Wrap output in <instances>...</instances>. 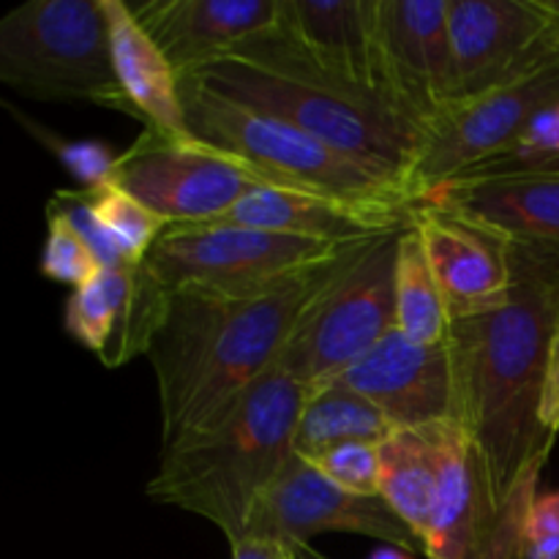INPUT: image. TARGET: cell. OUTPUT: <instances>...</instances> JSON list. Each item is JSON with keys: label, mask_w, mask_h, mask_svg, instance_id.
<instances>
[{"label": "cell", "mask_w": 559, "mask_h": 559, "mask_svg": "<svg viewBox=\"0 0 559 559\" xmlns=\"http://www.w3.org/2000/svg\"><path fill=\"white\" fill-rule=\"evenodd\" d=\"M511 295L489 314L453 320V424L484 464L497 511L544 473L555 437L540 424L559 322V246L511 240Z\"/></svg>", "instance_id": "6da1fadb"}, {"label": "cell", "mask_w": 559, "mask_h": 559, "mask_svg": "<svg viewBox=\"0 0 559 559\" xmlns=\"http://www.w3.org/2000/svg\"><path fill=\"white\" fill-rule=\"evenodd\" d=\"M369 240V238H366ZM347 243L293 276L249 289H180L147 347L164 445L205 426L276 366L300 317L366 243Z\"/></svg>", "instance_id": "7a4b0ae2"}, {"label": "cell", "mask_w": 559, "mask_h": 559, "mask_svg": "<svg viewBox=\"0 0 559 559\" xmlns=\"http://www.w3.org/2000/svg\"><path fill=\"white\" fill-rule=\"evenodd\" d=\"M183 76L229 102L306 131L409 200V173L424 134L380 93L349 85L320 69L276 25L243 38L224 58Z\"/></svg>", "instance_id": "3957f363"}, {"label": "cell", "mask_w": 559, "mask_h": 559, "mask_svg": "<svg viewBox=\"0 0 559 559\" xmlns=\"http://www.w3.org/2000/svg\"><path fill=\"white\" fill-rule=\"evenodd\" d=\"M309 388L276 369L224 404L205 426L164 445L147 500L207 519L233 544L293 459Z\"/></svg>", "instance_id": "277c9868"}, {"label": "cell", "mask_w": 559, "mask_h": 559, "mask_svg": "<svg viewBox=\"0 0 559 559\" xmlns=\"http://www.w3.org/2000/svg\"><path fill=\"white\" fill-rule=\"evenodd\" d=\"M186 131L251 175L260 186L328 197L371 211L413 213V202L347 156L284 120L267 118L180 76Z\"/></svg>", "instance_id": "5b68a950"}, {"label": "cell", "mask_w": 559, "mask_h": 559, "mask_svg": "<svg viewBox=\"0 0 559 559\" xmlns=\"http://www.w3.org/2000/svg\"><path fill=\"white\" fill-rule=\"evenodd\" d=\"M0 85L41 102H91L131 115L102 0H33L0 16Z\"/></svg>", "instance_id": "8992f818"}, {"label": "cell", "mask_w": 559, "mask_h": 559, "mask_svg": "<svg viewBox=\"0 0 559 559\" xmlns=\"http://www.w3.org/2000/svg\"><path fill=\"white\" fill-rule=\"evenodd\" d=\"M399 235L402 229L377 235L355 251L349 265L300 317L276 369L311 391L336 380L396 331Z\"/></svg>", "instance_id": "52a82bcc"}, {"label": "cell", "mask_w": 559, "mask_h": 559, "mask_svg": "<svg viewBox=\"0 0 559 559\" xmlns=\"http://www.w3.org/2000/svg\"><path fill=\"white\" fill-rule=\"evenodd\" d=\"M338 249L224 222L175 224L164 229L142 265L169 295L180 289H249L293 276Z\"/></svg>", "instance_id": "ba28073f"}, {"label": "cell", "mask_w": 559, "mask_h": 559, "mask_svg": "<svg viewBox=\"0 0 559 559\" xmlns=\"http://www.w3.org/2000/svg\"><path fill=\"white\" fill-rule=\"evenodd\" d=\"M448 31L451 107L489 96L559 60V16L546 0H451Z\"/></svg>", "instance_id": "9c48e42d"}, {"label": "cell", "mask_w": 559, "mask_h": 559, "mask_svg": "<svg viewBox=\"0 0 559 559\" xmlns=\"http://www.w3.org/2000/svg\"><path fill=\"white\" fill-rule=\"evenodd\" d=\"M109 183L142 202L169 227L218 222L260 186L246 169L191 134L156 129H145L118 153Z\"/></svg>", "instance_id": "30bf717a"}, {"label": "cell", "mask_w": 559, "mask_h": 559, "mask_svg": "<svg viewBox=\"0 0 559 559\" xmlns=\"http://www.w3.org/2000/svg\"><path fill=\"white\" fill-rule=\"evenodd\" d=\"M557 104L559 60L489 96L448 109L424 131L420 153L407 183L413 205L473 164L506 151L540 112Z\"/></svg>", "instance_id": "8fae6325"}, {"label": "cell", "mask_w": 559, "mask_h": 559, "mask_svg": "<svg viewBox=\"0 0 559 559\" xmlns=\"http://www.w3.org/2000/svg\"><path fill=\"white\" fill-rule=\"evenodd\" d=\"M451 0H377V91L424 134L451 107Z\"/></svg>", "instance_id": "7c38bea8"}, {"label": "cell", "mask_w": 559, "mask_h": 559, "mask_svg": "<svg viewBox=\"0 0 559 559\" xmlns=\"http://www.w3.org/2000/svg\"><path fill=\"white\" fill-rule=\"evenodd\" d=\"M322 533L364 535L409 555L424 551L418 535L391 511L382 497L349 495L325 478L314 464L293 453L282 475L257 502L243 535L276 538L295 546L309 544Z\"/></svg>", "instance_id": "4fadbf2b"}, {"label": "cell", "mask_w": 559, "mask_h": 559, "mask_svg": "<svg viewBox=\"0 0 559 559\" xmlns=\"http://www.w3.org/2000/svg\"><path fill=\"white\" fill-rule=\"evenodd\" d=\"M374 404L393 429H429L453 420V366L445 344L409 342L391 331L336 377Z\"/></svg>", "instance_id": "5bb4252c"}, {"label": "cell", "mask_w": 559, "mask_h": 559, "mask_svg": "<svg viewBox=\"0 0 559 559\" xmlns=\"http://www.w3.org/2000/svg\"><path fill=\"white\" fill-rule=\"evenodd\" d=\"M413 227L453 320L489 314L511 295V240L451 211L418 202Z\"/></svg>", "instance_id": "9a60e30c"}, {"label": "cell", "mask_w": 559, "mask_h": 559, "mask_svg": "<svg viewBox=\"0 0 559 559\" xmlns=\"http://www.w3.org/2000/svg\"><path fill=\"white\" fill-rule=\"evenodd\" d=\"M131 14L183 76L276 25L278 0H147Z\"/></svg>", "instance_id": "2e32d148"}, {"label": "cell", "mask_w": 559, "mask_h": 559, "mask_svg": "<svg viewBox=\"0 0 559 559\" xmlns=\"http://www.w3.org/2000/svg\"><path fill=\"white\" fill-rule=\"evenodd\" d=\"M420 202L456 213L508 240L559 246V169L453 178Z\"/></svg>", "instance_id": "e0dca14e"}, {"label": "cell", "mask_w": 559, "mask_h": 559, "mask_svg": "<svg viewBox=\"0 0 559 559\" xmlns=\"http://www.w3.org/2000/svg\"><path fill=\"white\" fill-rule=\"evenodd\" d=\"M440 480L437 522L424 546L426 559H480L500 511L467 435L453 420L424 429Z\"/></svg>", "instance_id": "ac0fdd59"}, {"label": "cell", "mask_w": 559, "mask_h": 559, "mask_svg": "<svg viewBox=\"0 0 559 559\" xmlns=\"http://www.w3.org/2000/svg\"><path fill=\"white\" fill-rule=\"evenodd\" d=\"M218 222L293 235V238H309L328 246H347L409 227L413 213L371 211V207L347 205V202L328 200V197L254 186Z\"/></svg>", "instance_id": "d6986e66"}, {"label": "cell", "mask_w": 559, "mask_h": 559, "mask_svg": "<svg viewBox=\"0 0 559 559\" xmlns=\"http://www.w3.org/2000/svg\"><path fill=\"white\" fill-rule=\"evenodd\" d=\"M278 31L320 69L377 91V0H278Z\"/></svg>", "instance_id": "ffe728a7"}, {"label": "cell", "mask_w": 559, "mask_h": 559, "mask_svg": "<svg viewBox=\"0 0 559 559\" xmlns=\"http://www.w3.org/2000/svg\"><path fill=\"white\" fill-rule=\"evenodd\" d=\"M102 9L107 16L115 76L131 107V118L164 134H189L180 104V76L169 60L142 31L129 3L102 0Z\"/></svg>", "instance_id": "44dd1931"}, {"label": "cell", "mask_w": 559, "mask_h": 559, "mask_svg": "<svg viewBox=\"0 0 559 559\" xmlns=\"http://www.w3.org/2000/svg\"><path fill=\"white\" fill-rule=\"evenodd\" d=\"M380 497L426 546L437 522L440 480L431 442L424 429H396L377 445Z\"/></svg>", "instance_id": "7402d4cb"}, {"label": "cell", "mask_w": 559, "mask_h": 559, "mask_svg": "<svg viewBox=\"0 0 559 559\" xmlns=\"http://www.w3.org/2000/svg\"><path fill=\"white\" fill-rule=\"evenodd\" d=\"M391 431L396 429L388 424L385 415L374 404H369L342 382L331 380L306 393L293 451L306 462H317L328 451L349 445V442L380 445Z\"/></svg>", "instance_id": "603a6c76"}, {"label": "cell", "mask_w": 559, "mask_h": 559, "mask_svg": "<svg viewBox=\"0 0 559 559\" xmlns=\"http://www.w3.org/2000/svg\"><path fill=\"white\" fill-rule=\"evenodd\" d=\"M396 331L424 347L445 344L451 333V314L426 260L424 240L413 224L399 235Z\"/></svg>", "instance_id": "cb8c5ba5"}, {"label": "cell", "mask_w": 559, "mask_h": 559, "mask_svg": "<svg viewBox=\"0 0 559 559\" xmlns=\"http://www.w3.org/2000/svg\"><path fill=\"white\" fill-rule=\"evenodd\" d=\"M82 197L87 200L91 211L96 213L98 222L107 227V233L112 235L115 243L120 246L126 260L131 265H140L147 257V251L153 249L158 238H162L164 229L169 227L164 218H158L156 213L147 211L142 202H136L134 197L126 194L123 189L112 183H104L98 189H80Z\"/></svg>", "instance_id": "d4e9b609"}, {"label": "cell", "mask_w": 559, "mask_h": 559, "mask_svg": "<svg viewBox=\"0 0 559 559\" xmlns=\"http://www.w3.org/2000/svg\"><path fill=\"white\" fill-rule=\"evenodd\" d=\"M120 271H102L91 284L71 289L69 300H66V333L96 355L104 353V347L112 338L115 325H118Z\"/></svg>", "instance_id": "484cf974"}, {"label": "cell", "mask_w": 559, "mask_h": 559, "mask_svg": "<svg viewBox=\"0 0 559 559\" xmlns=\"http://www.w3.org/2000/svg\"><path fill=\"white\" fill-rule=\"evenodd\" d=\"M41 273L49 282L66 284L71 289H80L91 284L102 273L96 257L91 254L80 235L60 218L58 213L47 211V240L41 251Z\"/></svg>", "instance_id": "4316f807"}, {"label": "cell", "mask_w": 559, "mask_h": 559, "mask_svg": "<svg viewBox=\"0 0 559 559\" xmlns=\"http://www.w3.org/2000/svg\"><path fill=\"white\" fill-rule=\"evenodd\" d=\"M47 211L58 213L60 218H66V224L80 235L82 243H85L87 249H91V254L96 257L102 271H120V267L131 265V262L123 257V251H120V246L115 243L112 235L107 233V227H104V224L98 222L96 213L91 211V205H87V200L82 197L80 189L55 191Z\"/></svg>", "instance_id": "83f0119b"}, {"label": "cell", "mask_w": 559, "mask_h": 559, "mask_svg": "<svg viewBox=\"0 0 559 559\" xmlns=\"http://www.w3.org/2000/svg\"><path fill=\"white\" fill-rule=\"evenodd\" d=\"M311 464L349 495L380 497V453L371 442L338 445Z\"/></svg>", "instance_id": "f1b7e54d"}, {"label": "cell", "mask_w": 559, "mask_h": 559, "mask_svg": "<svg viewBox=\"0 0 559 559\" xmlns=\"http://www.w3.org/2000/svg\"><path fill=\"white\" fill-rule=\"evenodd\" d=\"M36 134L38 140L47 142V147L58 156V162L69 169V175H74L80 189H98V186L112 180L118 156L109 151V145H104V142H93V140L63 142L44 134V129H36Z\"/></svg>", "instance_id": "f546056e"}, {"label": "cell", "mask_w": 559, "mask_h": 559, "mask_svg": "<svg viewBox=\"0 0 559 559\" xmlns=\"http://www.w3.org/2000/svg\"><path fill=\"white\" fill-rule=\"evenodd\" d=\"M540 424L557 440L559 435V322L555 338H551L549 353V369H546V385H544V402H540Z\"/></svg>", "instance_id": "4dcf8cb0"}, {"label": "cell", "mask_w": 559, "mask_h": 559, "mask_svg": "<svg viewBox=\"0 0 559 559\" xmlns=\"http://www.w3.org/2000/svg\"><path fill=\"white\" fill-rule=\"evenodd\" d=\"M233 559H295L293 546L276 538H260V535H243L229 544Z\"/></svg>", "instance_id": "1f68e13d"}, {"label": "cell", "mask_w": 559, "mask_h": 559, "mask_svg": "<svg viewBox=\"0 0 559 559\" xmlns=\"http://www.w3.org/2000/svg\"><path fill=\"white\" fill-rule=\"evenodd\" d=\"M371 559H415L409 551L404 549H396V546H385V549H377Z\"/></svg>", "instance_id": "d6a6232c"}, {"label": "cell", "mask_w": 559, "mask_h": 559, "mask_svg": "<svg viewBox=\"0 0 559 559\" xmlns=\"http://www.w3.org/2000/svg\"><path fill=\"white\" fill-rule=\"evenodd\" d=\"M293 551H295V559H328L325 555H320V551L311 549L309 544H295Z\"/></svg>", "instance_id": "836d02e7"}, {"label": "cell", "mask_w": 559, "mask_h": 559, "mask_svg": "<svg viewBox=\"0 0 559 559\" xmlns=\"http://www.w3.org/2000/svg\"><path fill=\"white\" fill-rule=\"evenodd\" d=\"M546 3H549V9L555 11V14L559 16V0H546Z\"/></svg>", "instance_id": "e575fe53"}]
</instances>
